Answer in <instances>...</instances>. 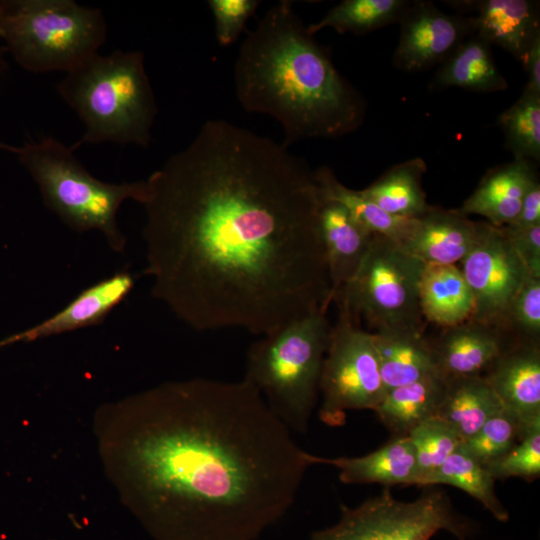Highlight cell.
Here are the masks:
<instances>
[{"instance_id":"34","label":"cell","mask_w":540,"mask_h":540,"mask_svg":"<svg viewBox=\"0 0 540 540\" xmlns=\"http://www.w3.org/2000/svg\"><path fill=\"white\" fill-rule=\"evenodd\" d=\"M494 480L519 477L527 481L540 476V421L526 427L516 445L485 467Z\"/></svg>"},{"instance_id":"22","label":"cell","mask_w":540,"mask_h":540,"mask_svg":"<svg viewBox=\"0 0 540 540\" xmlns=\"http://www.w3.org/2000/svg\"><path fill=\"white\" fill-rule=\"evenodd\" d=\"M429 86L433 91L458 87L492 93L506 90L508 83L495 64L491 45L474 34L441 63Z\"/></svg>"},{"instance_id":"11","label":"cell","mask_w":540,"mask_h":540,"mask_svg":"<svg viewBox=\"0 0 540 540\" xmlns=\"http://www.w3.org/2000/svg\"><path fill=\"white\" fill-rule=\"evenodd\" d=\"M459 268L473 296L472 319L496 327L527 269L499 227L481 222L477 241Z\"/></svg>"},{"instance_id":"40","label":"cell","mask_w":540,"mask_h":540,"mask_svg":"<svg viewBox=\"0 0 540 540\" xmlns=\"http://www.w3.org/2000/svg\"><path fill=\"white\" fill-rule=\"evenodd\" d=\"M15 147L16 146H10V145H7V144L3 143L1 141V139H0V150H5V151H8V152L14 153Z\"/></svg>"},{"instance_id":"28","label":"cell","mask_w":540,"mask_h":540,"mask_svg":"<svg viewBox=\"0 0 540 540\" xmlns=\"http://www.w3.org/2000/svg\"><path fill=\"white\" fill-rule=\"evenodd\" d=\"M323 199L341 204L351 217L372 234L384 235L395 242L404 236L411 219L391 216L363 195L339 181L335 173L323 166L314 171Z\"/></svg>"},{"instance_id":"31","label":"cell","mask_w":540,"mask_h":540,"mask_svg":"<svg viewBox=\"0 0 540 540\" xmlns=\"http://www.w3.org/2000/svg\"><path fill=\"white\" fill-rule=\"evenodd\" d=\"M496 328L509 344H540V275L527 270L521 287Z\"/></svg>"},{"instance_id":"15","label":"cell","mask_w":540,"mask_h":540,"mask_svg":"<svg viewBox=\"0 0 540 540\" xmlns=\"http://www.w3.org/2000/svg\"><path fill=\"white\" fill-rule=\"evenodd\" d=\"M482 376L525 426L540 421V344H508Z\"/></svg>"},{"instance_id":"12","label":"cell","mask_w":540,"mask_h":540,"mask_svg":"<svg viewBox=\"0 0 540 540\" xmlns=\"http://www.w3.org/2000/svg\"><path fill=\"white\" fill-rule=\"evenodd\" d=\"M399 23L392 63L405 72L424 71L442 63L476 33L473 16L448 14L428 1H409Z\"/></svg>"},{"instance_id":"2","label":"cell","mask_w":540,"mask_h":540,"mask_svg":"<svg viewBox=\"0 0 540 540\" xmlns=\"http://www.w3.org/2000/svg\"><path fill=\"white\" fill-rule=\"evenodd\" d=\"M94 435L108 481L155 540H259L312 465L244 378L167 381L103 404Z\"/></svg>"},{"instance_id":"9","label":"cell","mask_w":540,"mask_h":540,"mask_svg":"<svg viewBox=\"0 0 540 540\" xmlns=\"http://www.w3.org/2000/svg\"><path fill=\"white\" fill-rule=\"evenodd\" d=\"M447 531L466 540L471 523L457 514L440 490H428L412 501L396 499L387 488L356 507L341 505L339 520L314 531L311 540H430Z\"/></svg>"},{"instance_id":"5","label":"cell","mask_w":540,"mask_h":540,"mask_svg":"<svg viewBox=\"0 0 540 540\" xmlns=\"http://www.w3.org/2000/svg\"><path fill=\"white\" fill-rule=\"evenodd\" d=\"M71 147L49 136L15 147L14 154L37 184L44 205L70 229L98 231L116 253L127 239L117 223L126 200L143 203L145 180L108 183L95 178L76 158Z\"/></svg>"},{"instance_id":"17","label":"cell","mask_w":540,"mask_h":540,"mask_svg":"<svg viewBox=\"0 0 540 540\" xmlns=\"http://www.w3.org/2000/svg\"><path fill=\"white\" fill-rule=\"evenodd\" d=\"M332 302L357 272L374 234L358 224L339 203L322 198L318 216Z\"/></svg>"},{"instance_id":"8","label":"cell","mask_w":540,"mask_h":540,"mask_svg":"<svg viewBox=\"0 0 540 540\" xmlns=\"http://www.w3.org/2000/svg\"><path fill=\"white\" fill-rule=\"evenodd\" d=\"M424 267L394 240L374 234L357 272L333 302L358 324L365 323L371 333L403 329L424 332L419 297Z\"/></svg>"},{"instance_id":"6","label":"cell","mask_w":540,"mask_h":540,"mask_svg":"<svg viewBox=\"0 0 540 540\" xmlns=\"http://www.w3.org/2000/svg\"><path fill=\"white\" fill-rule=\"evenodd\" d=\"M331 326L320 309L262 336L247 351L243 378L292 433L308 430Z\"/></svg>"},{"instance_id":"13","label":"cell","mask_w":540,"mask_h":540,"mask_svg":"<svg viewBox=\"0 0 540 540\" xmlns=\"http://www.w3.org/2000/svg\"><path fill=\"white\" fill-rule=\"evenodd\" d=\"M481 222L472 221L458 209L430 206L413 218L397 243L424 264L457 265L478 239Z\"/></svg>"},{"instance_id":"29","label":"cell","mask_w":540,"mask_h":540,"mask_svg":"<svg viewBox=\"0 0 540 540\" xmlns=\"http://www.w3.org/2000/svg\"><path fill=\"white\" fill-rule=\"evenodd\" d=\"M407 0H344L307 29L311 35L331 28L340 34H364L399 22Z\"/></svg>"},{"instance_id":"36","label":"cell","mask_w":540,"mask_h":540,"mask_svg":"<svg viewBox=\"0 0 540 540\" xmlns=\"http://www.w3.org/2000/svg\"><path fill=\"white\" fill-rule=\"evenodd\" d=\"M511 243L526 269L540 275V224L525 228L499 227Z\"/></svg>"},{"instance_id":"3","label":"cell","mask_w":540,"mask_h":540,"mask_svg":"<svg viewBox=\"0 0 540 540\" xmlns=\"http://www.w3.org/2000/svg\"><path fill=\"white\" fill-rule=\"evenodd\" d=\"M234 87L247 112L269 115L282 126L286 147L300 140L346 135L365 117L363 98L288 0L272 6L242 42Z\"/></svg>"},{"instance_id":"16","label":"cell","mask_w":540,"mask_h":540,"mask_svg":"<svg viewBox=\"0 0 540 540\" xmlns=\"http://www.w3.org/2000/svg\"><path fill=\"white\" fill-rule=\"evenodd\" d=\"M135 277L119 271L83 289L65 307L40 323L13 334L14 342H32L101 324L132 291Z\"/></svg>"},{"instance_id":"30","label":"cell","mask_w":540,"mask_h":540,"mask_svg":"<svg viewBox=\"0 0 540 540\" xmlns=\"http://www.w3.org/2000/svg\"><path fill=\"white\" fill-rule=\"evenodd\" d=\"M514 159L540 160V95L523 90L520 98L497 120Z\"/></svg>"},{"instance_id":"7","label":"cell","mask_w":540,"mask_h":540,"mask_svg":"<svg viewBox=\"0 0 540 540\" xmlns=\"http://www.w3.org/2000/svg\"><path fill=\"white\" fill-rule=\"evenodd\" d=\"M0 35L25 70L66 73L98 53L107 24L100 9L72 0H1Z\"/></svg>"},{"instance_id":"21","label":"cell","mask_w":540,"mask_h":540,"mask_svg":"<svg viewBox=\"0 0 540 540\" xmlns=\"http://www.w3.org/2000/svg\"><path fill=\"white\" fill-rule=\"evenodd\" d=\"M372 334L386 392L436 373L424 332L403 329Z\"/></svg>"},{"instance_id":"33","label":"cell","mask_w":540,"mask_h":540,"mask_svg":"<svg viewBox=\"0 0 540 540\" xmlns=\"http://www.w3.org/2000/svg\"><path fill=\"white\" fill-rule=\"evenodd\" d=\"M528 426H525L513 412L504 408L463 441L461 446L486 467L509 452Z\"/></svg>"},{"instance_id":"23","label":"cell","mask_w":540,"mask_h":540,"mask_svg":"<svg viewBox=\"0 0 540 540\" xmlns=\"http://www.w3.org/2000/svg\"><path fill=\"white\" fill-rule=\"evenodd\" d=\"M425 321L440 327L472 317L473 296L458 265L425 264L419 284Z\"/></svg>"},{"instance_id":"39","label":"cell","mask_w":540,"mask_h":540,"mask_svg":"<svg viewBox=\"0 0 540 540\" xmlns=\"http://www.w3.org/2000/svg\"><path fill=\"white\" fill-rule=\"evenodd\" d=\"M11 344H13L12 338H11V336H8V337L0 340V349L4 348L6 346H9Z\"/></svg>"},{"instance_id":"35","label":"cell","mask_w":540,"mask_h":540,"mask_svg":"<svg viewBox=\"0 0 540 540\" xmlns=\"http://www.w3.org/2000/svg\"><path fill=\"white\" fill-rule=\"evenodd\" d=\"M259 3L258 0L208 1L215 20L216 40L220 46L227 47L238 39Z\"/></svg>"},{"instance_id":"37","label":"cell","mask_w":540,"mask_h":540,"mask_svg":"<svg viewBox=\"0 0 540 540\" xmlns=\"http://www.w3.org/2000/svg\"><path fill=\"white\" fill-rule=\"evenodd\" d=\"M536 224H540V182L538 177L534 179L527 189L519 213L507 225L525 228Z\"/></svg>"},{"instance_id":"19","label":"cell","mask_w":540,"mask_h":540,"mask_svg":"<svg viewBox=\"0 0 540 540\" xmlns=\"http://www.w3.org/2000/svg\"><path fill=\"white\" fill-rule=\"evenodd\" d=\"M312 465L325 464L339 470V480L345 484L377 483L394 485L417 484V462L408 436L393 437L379 449L359 457L325 458L309 455Z\"/></svg>"},{"instance_id":"20","label":"cell","mask_w":540,"mask_h":540,"mask_svg":"<svg viewBox=\"0 0 540 540\" xmlns=\"http://www.w3.org/2000/svg\"><path fill=\"white\" fill-rule=\"evenodd\" d=\"M474 6L476 35L506 50L522 63L540 37L538 4L530 0L469 1Z\"/></svg>"},{"instance_id":"38","label":"cell","mask_w":540,"mask_h":540,"mask_svg":"<svg viewBox=\"0 0 540 540\" xmlns=\"http://www.w3.org/2000/svg\"><path fill=\"white\" fill-rule=\"evenodd\" d=\"M522 64L528 77L524 90L540 95V37L531 44Z\"/></svg>"},{"instance_id":"25","label":"cell","mask_w":540,"mask_h":540,"mask_svg":"<svg viewBox=\"0 0 540 540\" xmlns=\"http://www.w3.org/2000/svg\"><path fill=\"white\" fill-rule=\"evenodd\" d=\"M503 409L484 376H468L446 380L436 416L450 424L463 442Z\"/></svg>"},{"instance_id":"41","label":"cell","mask_w":540,"mask_h":540,"mask_svg":"<svg viewBox=\"0 0 540 540\" xmlns=\"http://www.w3.org/2000/svg\"><path fill=\"white\" fill-rule=\"evenodd\" d=\"M5 50H6V48L4 46V43H3L1 35H0V64H1V60H2L3 51H5Z\"/></svg>"},{"instance_id":"26","label":"cell","mask_w":540,"mask_h":540,"mask_svg":"<svg viewBox=\"0 0 540 540\" xmlns=\"http://www.w3.org/2000/svg\"><path fill=\"white\" fill-rule=\"evenodd\" d=\"M426 163L412 158L399 163L361 192L387 214L403 219L420 217L430 208L422 187Z\"/></svg>"},{"instance_id":"14","label":"cell","mask_w":540,"mask_h":540,"mask_svg":"<svg viewBox=\"0 0 540 540\" xmlns=\"http://www.w3.org/2000/svg\"><path fill=\"white\" fill-rule=\"evenodd\" d=\"M428 342L435 371L446 380L482 376L509 344L498 328L472 318L441 327Z\"/></svg>"},{"instance_id":"27","label":"cell","mask_w":540,"mask_h":540,"mask_svg":"<svg viewBox=\"0 0 540 540\" xmlns=\"http://www.w3.org/2000/svg\"><path fill=\"white\" fill-rule=\"evenodd\" d=\"M434 485L461 489L479 501L496 520H509V512L496 494L494 478L461 445L421 484L424 487Z\"/></svg>"},{"instance_id":"18","label":"cell","mask_w":540,"mask_h":540,"mask_svg":"<svg viewBox=\"0 0 540 540\" xmlns=\"http://www.w3.org/2000/svg\"><path fill=\"white\" fill-rule=\"evenodd\" d=\"M536 178L534 163L513 159L490 169L458 210L467 216L480 215L496 227L507 225L519 213L523 197Z\"/></svg>"},{"instance_id":"24","label":"cell","mask_w":540,"mask_h":540,"mask_svg":"<svg viewBox=\"0 0 540 540\" xmlns=\"http://www.w3.org/2000/svg\"><path fill=\"white\" fill-rule=\"evenodd\" d=\"M445 390L446 379L432 373L388 390L373 411L394 437L407 436L419 424L437 415Z\"/></svg>"},{"instance_id":"32","label":"cell","mask_w":540,"mask_h":540,"mask_svg":"<svg viewBox=\"0 0 540 540\" xmlns=\"http://www.w3.org/2000/svg\"><path fill=\"white\" fill-rule=\"evenodd\" d=\"M417 462V486L456 451L462 440L443 419L435 416L415 427L408 435Z\"/></svg>"},{"instance_id":"1","label":"cell","mask_w":540,"mask_h":540,"mask_svg":"<svg viewBox=\"0 0 540 540\" xmlns=\"http://www.w3.org/2000/svg\"><path fill=\"white\" fill-rule=\"evenodd\" d=\"M145 182V271L183 323L264 336L328 309L322 197L285 145L208 120Z\"/></svg>"},{"instance_id":"4","label":"cell","mask_w":540,"mask_h":540,"mask_svg":"<svg viewBox=\"0 0 540 540\" xmlns=\"http://www.w3.org/2000/svg\"><path fill=\"white\" fill-rule=\"evenodd\" d=\"M56 89L85 126L72 150L106 142L150 144L158 107L142 51L98 52L66 72Z\"/></svg>"},{"instance_id":"10","label":"cell","mask_w":540,"mask_h":540,"mask_svg":"<svg viewBox=\"0 0 540 540\" xmlns=\"http://www.w3.org/2000/svg\"><path fill=\"white\" fill-rule=\"evenodd\" d=\"M319 418L331 427L345 423L348 410H374L386 394L373 334L338 308L322 364Z\"/></svg>"}]
</instances>
